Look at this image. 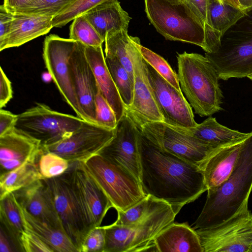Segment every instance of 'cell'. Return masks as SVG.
Returning <instances> with one entry per match:
<instances>
[{
  "mask_svg": "<svg viewBox=\"0 0 252 252\" xmlns=\"http://www.w3.org/2000/svg\"><path fill=\"white\" fill-rule=\"evenodd\" d=\"M139 151L140 183L146 195L183 207L207 191L197 165L160 150L142 133Z\"/></svg>",
  "mask_w": 252,
  "mask_h": 252,
  "instance_id": "cell-1",
  "label": "cell"
},
{
  "mask_svg": "<svg viewBox=\"0 0 252 252\" xmlns=\"http://www.w3.org/2000/svg\"><path fill=\"white\" fill-rule=\"evenodd\" d=\"M252 191V131L246 138L230 176L207 198L194 229L218 225L234 215Z\"/></svg>",
  "mask_w": 252,
  "mask_h": 252,
  "instance_id": "cell-2",
  "label": "cell"
},
{
  "mask_svg": "<svg viewBox=\"0 0 252 252\" xmlns=\"http://www.w3.org/2000/svg\"><path fill=\"white\" fill-rule=\"evenodd\" d=\"M177 76L181 89L195 113L210 116L223 110V97L217 71L210 61L197 53L178 54Z\"/></svg>",
  "mask_w": 252,
  "mask_h": 252,
  "instance_id": "cell-3",
  "label": "cell"
},
{
  "mask_svg": "<svg viewBox=\"0 0 252 252\" xmlns=\"http://www.w3.org/2000/svg\"><path fill=\"white\" fill-rule=\"evenodd\" d=\"M219 79L241 78L252 73V9L231 26L214 53H205Z\"/></svg>",
  "mask_w": 252,
  "mask_h": 252,
  "instance_id": "cell-4",
  "label": "cell"
},
{
  "mask_svg": "<svg viewBox=\"0 0 252 252\" xmlns=\"http://www.w3.org/2000/svg\"><path fill=\"white\" fill-rule=\"evenodd\" d=\"M151 23L166 39L205 48L202 23L185 0H144Z\"/></svg>",
  "mask_w": 252,
  "mask_h": 252,
  "instance_id": "cell-5",
  "label": "cell"
},
{
  "mask_svg": "<svg viewBox=\"0 0 252 252\" xmlns=\"http://www.w3.org/2000/svg\"><path fill=\"white\" fill-rule=\"evenodd\" d=\"M182 208L169 204L134 223L122 225L114 222L104 226V252H157L154 243L155 238L174 221Z\"/></svg>",
  "mask_w": 252,
  "mask_h": 252,
  "instance_id": "cell-6",
  "label": "cell"
},
{
  "mask_svg": "<svg viewBox=\"0 0 252 252\" xmlns=\"http://www.w3.org/2000/svg\"><path fill=\"white\" fill-rule=\"evenodd\" d=\"M83 162L117 211H126L146 196L135 176L100 155Z\"/></svg>",
  "mask_w": 252,
  "mask_h": 252,
  "instance_id": "cell-7",
  "label": "cell"
},
{
  "mask_svg": "<svg viewBox=\"0 0 252 252\" xmlns=\"http://www.w3.org/2000/svg\"><path fill=\"white\" fill-rule=\"evenodd\" d=\"M84 121L78 116L59 112L38 103L17 115L14 128L44 147L69 137Z\"/></svg>",
  "mask_w": 252,
  "mask_h": 252,
  "instance_id": "cell-8",
  "label": "cell"
},
{
  "mask_svg": "<svg viewBox=\"0 0 252 252\" xmlns=\"http://www.w3.org/2000/svg\"><path fill=\"white\" fill-rule=\"evenodd\" d=\"M247 199L238 211L221 223L195 229L203 252H250L252 245V213Z\"/></svg>",
  "mask_w": 252,
  "mask_h": 252,
  "instance_id": "cell-9",
  "label": "cell"
},
{
  "mask_svg": "<svg viewBox=\"0 0 252 252\" xmlns=\"http://www.w3.org/2000/svg\"><path fill=\"white\" fill-rule=\"evenodd\" d=\"M44 179L51 189L64 231L78 252H81L83 241L91 229L84 218L74 189L70 163L63 174Z\"/></svg>",
  "mask_w": 252,
  "mask_h": 252,
  "instance_id": "cell-10",
  "label": "cell"
},
{
  "mask_svg": "<svg viewBox=\"0 0 252 252\" xmlns=\"http://www.w3.org/2000/svg\"><path fill=\"white\" fill-rule=\"evenodd\" d=\"M139 128L142 134L157 147L198 166L216 148L163 122H147Z\"/></svg>",
  "mask_w": 252,
  "mask_h": 252,
  "instance_id": "cell-11",
  "label": "cell"
},
{
  "mask_svg": "<svg viewBox=\"0 0 252 252\" xmlns=\"http://www.w3.org/2000/svg\"><path fill=\"white\" fill-rule=\"evenodd\" d=\"M77 43L73 39L50 34L44 41L43 57L46 67L64 99L77 116L84 120L72 84L68 64Z\"/></svg>",
  "mask_w": 252,
  "mask_h": 252,
  "instance_id": "cell-12",
  "label": "cell"
},
{
  "mask_svg": "<svg viewBox=\"0 0 252 252\" xmlns=\"http://www.w3.org/2000/svg\"><path fill=\"white\" fill-rule=\"evenodd\" d=\"M141 134L139 127L125 109L117 123L114 137L97 153L129 172L140 182Z\"/></svg>",
  "mask_w": 252,
  "mask_h": 252,
  "instance_id": "cell-13",
  "label": "cell"
},
{
  "mask_svg": "<svg viewBox=\"0 0 252 252\" xmlns=\"http://www.w3.org/2000/svg\"><path fill=\"white\" fill-rule=\"evenodd\" d=\"M116 128H107L85 121L69 137L43 147L69 162L84 161L97 154L114 136Z\"/></svg>",
  "mask_w": 252,
  "mask_h": 252,
  "instance_id": "cell-14",
  "label": "cell"
},
{
  "mask_svg": "<svg viewBox=\"0 0 252 252\" xmlns=\"http://www.w3.org/2000/svg\"><path fill=\"white\" fill-rule=\"evenodd\" d=\"M145 63L149 81L163 122L175 126H196L198 124L195 121L192 107L182 91L173 87Z\"/></svg>",
  "mask_w": 252,
  "mask_h": 252,
  "instance_id": "cell-15",
  "label": "cell"
},
{
  "mask_svg": "<svg viewBox=\"0 0 252 252\" xmlns=\"http://www.w3.org/2000/svg\"><path fill=\"white\" fill-rule=\"evenodd\" d=\"M70 163L74 189L84 218L91 229L99 226L107 211L113 207L112 203L83 161Z\"/></svg>",
  "mask_w": 252,
  "mask_h": 252,
  "instance_id": "cell-16",
  "label": "cell"
},
{
  "mask_svg": "<svg viewBox=\"0 0 252 252\" xmlns=\"http://www.w3.org/2000/svg\"><path fill=\"white\" fill-rule=\"evenodd\" d=\"M131 59L133 67V96L131 105L125 109L138 126L150 122H163L149 81L145 60L132 37Z\"/></svg>",
  "mask_w": 252,
  "mask_h": 252,
  "instance_id": "cell-17",
  "label": "cell"
},
{
  "mask_svg": "<svg viewBox=\"0 0 252 252\" xmlns=\"http://www.w3.org/2000/svg\"><path fill=\"white\" fill-rule=\"evenodd\" d=\"M85 48L77 41L68 62L70 75L84 120L96 124L95 99L99 89Z\"/></svg>",
  "mask_w": 252,
  "mask_h": 252,
  "instance_id": "cell-18",
  "label": "cell"
},
{
  "mask_svg": "<svg viewBox=\"0 0 252 252\" xmlns=\"http://www.w3.org/2000/svg\"><path fill=\"white\" fill-rule=\"evenodd\" d=\"M247 138L215 148L198 165L207 191L215 190L230 176Z\"/></svg>",
  "mask_w": 252,
  "mask_h": 252,
  "instance_id": "cell-19",
  "label": "cell"
},
{
  "mask_svg": "<svg viewBox=\"0 0 252 252\" xmlns=\"http://www.w3.org/2000/svg\"><path fill=\"white\" fill-rule=\"evenodd\" d=\"M13 193L18 203L30 214L64 232L51 189L44 179Z\"/></svg>",
  "mask_w": 252,
  "mask_h": 252,
  "instance_id": "cell-20",
  "label": "cell"
},
{
  "mask_svg": "<svg viewBox=\"0 0 252 252\" xmlns=\"http://www.w3.org/2000/svg\"><path fill=\"white\" fill-rule=\"evenodd\" d=\"M41 148L38 141L15 128L0 136V174L20 165Z\"/></svg>",
  "mask_w": 252,
  "mask_h": 252,
  "instance_id": "cell-21",
  "label": "cell"
},
{
  "mask_svg": "<svg viewBox=\"0 0 252 252\" xmlns=\"http://www.w3.org/2000/svg\"><path fill=\"white\" fill-rule=\"evenodd\" d=\"M246 14L222 0H208V27L205 29L206 48L210 51L218 50L222 35Z\"/></svg>",
  "mask_w": 252,
  "mask_h": 252,
  "instance_id": "cell-22",
  "label": "cell"
},
{
  "mask_svg": "<svg viewBox=\"0 0 252 252\" xmlns=\"http://www.w3.org/2000/svg\"><path fill=\"white\" fill-rule=\"evenodd\" d=\"M53 17L32 14H13L10 32L0 43V51L19 47L48 33L53 28Z\"/></svg>",
  "mask_w": 252,
  "mask_h": 252,
  "instance_id": "cell-23",
  "label": "cell"
},
{
  "mask_svg": "<svg viewBox=\"0 0 252 252\" xmlns=\"http://www.w3.org/2000/svg\"><path fill=\"white\" fill-rule=\"evenodd\" d=\"M85 51L98 89L113 110L118 122L124 114L125 107L106 65L102 46H85Z\"/></svg>",
  "mask_w": 252,
  "mask_h": 252,
  "instance_id": "cell-24",
  "label": "cell"
},
{
  "mask_svg": "<svg viewBox=\"0 0 252 252\" xmlns=\"http://www.w3.org/2000/svg\"><path fill=\"white\" fill-rule=\"evenodd\" d=\"M154 243L159 252H203L196 230L187 222L174 221L156 237Z\"/></svg>",
  "mask_w": 252,
  "mask_h": 252,
  "instance_id": "cell-25",
  "label": "cell"
},
{
  "mask_svg": "<svg viewBox=\"0 0 252 252\" xmlns=\"http://www.w3.org/2000/svg\"><path fill=\"white\" fill-rule=\"evenodd\" d=\"M83 15L104 41L106 34L111 31H128L131 19L118 0L99 4Z\"/></svg>",
  "mask_w": 252,
  "mask_h": 252,
  "instance_id": "cell-26",
  "label": "cell"
},
{
  "mask_svg": "<svg viewBox=\"0 0 252 252\" xmlns=\"http://www.w3.org/2000/svg\"><path fill=\"white\" fill-rule=\"evenodd\" d=\"M17 202L26 230L39 238L53 252H78L76 247L64 231L35 218Z\"/></svg>",
  "mask_w": 252,
  "mask_h": 252,
  "instance_id": "cell-27",
  "label": "cell"
},
{
  "mask_svg": "<svg viewBox=\"0 0 252 252\" xmlns=\"http://www.w3.org/2000/svg\"><path fill=\"white\" fill-rule=\"evenodd\" d=\"M171 126L179 131L207 142L216 147L246 138L250 133L230 129L218 123L211 116L193 127Z\"/></svg>",
  "mask_w": 252,
  "mask_h": 252,
  "instance_id": "cell-28",
  "label": "cell"
},
{
  "mask_svg": "<svg viewBox=\"0 0 252 252\" xmlns=\"http://www.w3.org/2000/svg\"><path fill=\"white\" fill-rule=\"evenodd\" d=\"M39 151L20 165L0 174V199L29 186L37 180L44 179L37 166V156Z\"/></svg>",
  "mask_w": 252,
  "mask_h": 252,
  "instance_id": "cell-29",
  "label": "cell"
},
{
  "mask_svg": "<svg viewBox=\"0 0 252 252\" xmlns=\"http://www.w3.org/2000/svg\"><path fill=\"white\" fill-rule=\"evenodd\" d=\"M104 41L105 56L116 58L134 80L131 54L132 36H129L127 31L112 30L106 34Z\"/></svg>",
  "mask_w": 252,
  "mask_h": 252,
  "instance_id": "cell-30",
  "label": "cell"
},
{
  "mask_svg": "<svg viewBox=\"0 0 252 252\" xmlns=\"http://www.w3.org/2000/svg\"><path fill=\"white\" fill-rule=\"evenodd\" d=\"M0 224L21 247V237L25 229L19 207L13 192L0 199Z\"/></svg>",
  "mask_w": 252,
  "mask_h": 252,
  "instance_id": "cell-31",
  "label": "cell"
},
{
  "mask_svg": "<svg viewBox=\"0 0 252 252\" xmlns=\"http://www.w3.org/2000/svg\"><path fill=\"white\" fill-rule=\"evenodd\" d=\"M169 204L152 195H147L144 198L126 211H117L118 217L114 223L122 225L134 223L146 218Z\"/></svg>",
  "mask_w": 252,
  "mask_h": 252,
  "instance_id": "cell-32",
  "label": "cell"
},
{
  "mask_svg": "<svg viewBox=\"0 0 252 252\" xmlns=\"http://www.w3.org/2000/svg\"><path fill=\"white\" fill-rule=\"evenodd\" d=\"M105 60L125 107L127 108L132 102L133 80L126 69L116 58L105 56Z\"/></svg>",
  "mask_w": 252,
  "mask_h": 252,
  "instance_id": "cell-33",
  "label": "cell"
},
{
  "mask_svg": "<svg viewBox=\"0 0 252 252\" xmlns=\"http://www.w3.org/2000/svg\"><path fill=\"white\" fill-rule=\"evenodd\" d=\"M135 41L146 62L173 87L178 90L181 91L177 74L174 71L168 62L159 55L143 46L138 38L135 37Z\"/></svg>",
  "mask_w": 252,
  "mask_h": 252,
  "instance_id": "cell-34",
  "label": "cell"
},
{
  "mask_svg": "<svg viewBox=\"0 0 252 252\" xmlns=\"http://www.w3.org/2000/svg\"><path fill=\"white\" fill-rule=\"evenodd\" d=\"M39 171L44 179H50L63 174L70 166V162L60 156L49 152L41 147L37 156Z\"/></svg>",
  "mask_w": 252,
  "mask_h": 252,
  "instance_id": "cell-35",
  "label": "cell"
},
{
  "mask_svg": "<svg viewBox=\"0 0 252 252\" xmlns=\"http://www.w3.org/2000/svg\"><path fill=\"white\" fill-rule=\"evenodd\" d=\"M69 38L86 46H102L104 40L84 15L76 17L70 26Z\"/></svg>",
  "mask_w": 252,
  "mask_h": 252,
  "instance_id": "cell-36",
  "label": "cell"
},
{
  "mask_svg": "<svg viewBox=\"0 0 252 252\" xmlns=\"http://www.w3.org/2000/svg\"><path fill=\"white\" fill-rule=\"evenodd\" d=\"M117 0H76L65 10L53 17L52 27L53 28H62L77 16L83 15L99 4Z\"/></svg>",
  "mask_w": 252,
  "mask_h": 252,
  "instance_id": "cell-37",
  "label": "cell"
},
{
  "mask_svg": "<svg viewBox=\"0 0 252 252\" xmlns=\"http://www.w3.org/2000/svg\"><path fill=\"white\" fill-rule=\"evenodd\" d=\"M96 123L101 126L114 129L117 125L115 114L99 90L95 99Z\"/></svg>",
  "mask_w": 252,
  "mask_h": 252,
  "instance_id": "cell-38",
  "label": "cell"
},
{
  "mask_svg": "<svg viewBox=\"0 0 252 252\" xmlns=\"http://www.w3.org/2000/svg\"><path fill=\"white\" fill-rule=\"evenodd\" d=\"M76 0H36L33 7L25 14L55 16Z\"/></svg>",
  "mask_w": 252,
  "mask_h": 252,
  "instance_id": "cell-39",
  "label": "cell"
},
{
  "mask_svg": "<svg viewBox=\"0 0 252 252\" xmlns=\"http://www.w3.org/2000/svg\"><path fill=\"white\" fill-rule=\"evenodd\" d=\"M105 244L104 227L97 226L87 234L82 245L81 252H104Z\"/></svg>",
  "mask_w": 252,
  "mask_h": 252,
  "instance_id": "cell-40",
  "label": "cell"
},
{
  "mask_svg": "<svg viewBox=\"0 0 252 252\" xmlns=\"http://www.w3.org/2000/svg\"><path fill=\"white\" fill-rule=\"evenodd\" d=\"M22 252H53L39 238L27 230L21 237Z\"/></svg>",
  "mask_w": 252,
  "mask_h": 252,
  "instance_id": "cell-41",
  "label": "cell"
},
{
  "mask_svg": "<svg viewBox=\"0 0 252 252\" xmlns=\"http://www.w3.org/2000/svg\"><path fill=\"white\" fill-rule=\"evenodd\" d=\"M0 226V252H22L19 243L2 224Z\"/></svg>",
  "mask_w": 252,
  "mask_h": 252,
  "instance_id": "cell-42",
  "label": "cell"
},
{
  "mask_svg": "<svg viewBox=\"0 0 252 252\" xmlns=\"http://www.w3.org/2000/svg\"><path fill=\"white\" fill-rule=\"evenodd\" d=\"M36 0H4L2 4L8 12L15 14H25L33 6Z\"/></svg>",
  "mask_w": 252,
  "mask_h": 252,
  "instance_id": "cell-43",
  "label": "cell"
},
{
  "mask_svg": "<svg viewBox=\"0 0 252 252\" xmlns=\"http://www.w3.org/2000/svg\"><path fill=\"white\" fill-rule=\"evenodd\" d=\"M11 83L1 67L0 68V108L2 109L12 98Z\"/></svg>",
  "mask_w": 252,
  "mask_h": 252,
  "instance_id": "cell-44",
  "label": "cell"
},
{
  "mask_svg": "<svg viewBox=\"0 0 252 252\" xmlns=\"http://www.w3.org/2000/svg\"><path fill=\"white\" fill-rule=\"evenodd\" d=\"M199 19L204 29L208 27V0H185Z\"/></svg>",
  "mask_w": 252,
  "mask_h": 252,
  "instance_id": "cell-45",
  "label": "cell"
},
{
  "mask_svg": "<svg viewBox=\"0 0 252 252\" xmlns=\"http://www.w3.org/2000/svg\"><path fill=\"white\" fill-rule=\"evenodd\" d=\"M13 18V14L6 10L3 5L0 6V43L9 34Z\"/></svg>",
  "mask_w": 252,
  "mask_h": 252,
  "instance_id": "cell-46",
  "label": "cell"
},
{
  "mask_svg": "<svg viewBox=\"0 0 252 252\" xmlns=\"http://www.w3.org/2000/svg\"><path fill=\"white\" fill-rule=\"evenodd\" d=\"M17 115L2 109L0 110V136L14 128Z\"/></svg>",
  "mask_w": 252,
  "mask_h": 252,
  "instance_id": "cell-47",
  "label": "cell"
},
{
  "mask_svg": "<svg viewBox=\"0 0 252 252\" xmlns=\"http://www.w3.org/2000/svg\"><path fill=\"white\" fill-rule=\"evenodd\" d=\"M241 9L245 13L252 9V0H238Z\"/></svg>",
  "mask_w": 252,
  "mask_h": 252,
  "instance_id": "cell-48",
  "label": "cell"
},
{
  "mask_svg": "<svg viewBox=\"0 0 252 252\" xmlns=\"http://www.w3.org/2000/svg\"><path fill=\"white\" fill-rule=\"evenodd\" d=\"M223 2L242 10L238 0H222Z\"/></svg>",
  "mask_w": 252,
  "mask_h": 252,
  "instance_id": "cell-49",
  "label": "cell"
},
{
  "mask_svg": "<svg viewBox=\"0 0 252 252\" xmlns=\"http://www.w3.org/2000/svg\"><path fill=\"white\" fill-rule=\"evenodd\" d=\"M247 77L252 80V73L249 75Z\"/></svg>",
  "mask_w": 252,
  "mask_h": 252,
  "instance_id": "cell-50",
  "label": "cell"
},
{
  "mask_svg": "<svg viewBox=\"0 0 252 252\" xmlns=\"http://www.w3.org/2000/svg\"><path fill=\"white\" fill-rule=\"evenodd\" d=\"M250 252H252V247H251V248L250 249Z\"/></svg>",
  "mask_w": 252,
  "mask_h": 252,
  "instance_id": "cell-51",
  "label": "cell"
},
{
  "mask_svg": "<svg viewBox=\"0 0 252 252\" xmlns=\"http://www.w3.org/2000/svg\"></svg>",
  "mask_w": 252,
  "mask_h": 252,
  "instance_id": "cell-52",
  "label": "cell"
}]
</instances>
